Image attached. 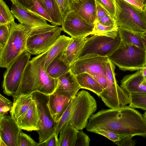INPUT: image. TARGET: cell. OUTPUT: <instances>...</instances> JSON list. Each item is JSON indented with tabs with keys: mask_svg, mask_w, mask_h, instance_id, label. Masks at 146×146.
<instances>
[{
	"mask_svg": "<svg viewBox=\"0 0 146 146\" xmlns=\"http://www.w3.org/2000/svg\"><path fill=\"white\" fill-rule=\"evenodd\" d=\"M62 26L63 31L71 37L84 38L92 35L95 23L89 22L74 12L70 11L64 19Z\"/></svg>",
	"mask_w": 146,
	"mask_h": 146,
	"instance_id": "12",
	"label": "cell"
},
{
	"mask_svg": "<svg viewBox=\"0 0 146 146\" xmlns=\"http://www.w3.org/2000/svg\"><path fill=\"white\" fill-rule=\"evenodd\" d=\"M72 39V37L61 35L47 54L44 66L46 70L50 62L65 50Z\"/></svg>",
	"mask_w": 146,
	"mask_h": 146,
	"instance_id": "24",
	"label": "cell"
},
{
	"mask_svg": "<svg viewBox=\"0 0 146 146\" xmlns=\"http://www.w3.org/2000/svg\"><path fill=\"white\" fill-rule=\"evenodd\" d=\"M39 120L37 109L34 101L29 110L16 119L19 127L28 131L39 130Z\"/></svg>",
	"mask_w": 146,
	"mask_h": 146,
	"instance_id": "20",
	"label": "cell"
},
{
	"mask_svg": "<svg viewBox=\"0 0 146 146\" xmlns=\"http://www.w3.org/2000/svg\"><path fill=\"white\" fill-rule=\"evenodd\" d=\"M127 2L133 5L141 10H145L143 4L138 0H124Z\"/></svg>",
	"mask_w": 146,
	"mask_h": 146,
	"instance_id": "47",
	"label": "cell"
},
{
	"mask_svg": "<svg viewBox=\"0 0 146 146\" xmlns=\"http://www.w3.org/2000/svg\"><path fill=\"white\" fill-rule=\"evenodd\" d=\"M140 70L131 74L125 76L121 80L120 86L128 94L146 93V85Z\"/></svg>",
	"mask_w": 146,
	"mask_h": 146,
	"instance_id": "18",
	"label": "cell"
},
{
	"mask_svg": "<svg viewBox=\"0 0 146 146\" xmlns=\"http://www.w3.org/2000/svg\"><path fill=\"white\" fill-rule=\"evenodd\" d=\"M36 28L29 27L21 23H17L14 21L10 24L9 36L4 47L0 50L1 67L7 68L26 50L27 40Z\"/></svg>",
	"mask_w": 146,
	"mask_h": 146,
	"instance_id": "3",
	"label": "cell"
},
{
	"mask_svg": "<svg viewBox=\"0 0 146 146\" xmlns=\"http://www.w3.org/2000/svg\"><path fill=\"white\" fill-rule=\"evenodd\" d=\"M11 11L20 23L35 28L48 25L46 20L27 9L12 4Z\"/></svg>",
	"mask_w": 146,
	"mask_h": 146,
	"instance_id": "15",
	"label": "cell"
},
{
	"mask_svg": "<svg viewBox=\"0 0 146 146\" xmlns=\"http://www.w3.org/2000/svg\"><path fill=\"white\" fill-rule=\"evenodd\" d=\"M96 2V21L109 14L107 11L97 2Z\"/></svg>",
	"mask_w": 146,
	"mask_h": 146,
	"instance_id": "46",
	"label": "cell"
},
{
	"mask_svg": "<svg viewBox=\"0 0 146 146\" xmlns=\"http://www.w3.org/2000/svg\"><path fill=\"white\" fill-rule=\"evenodd\" d=\"M143 84L146 85V81L144 83H143Z\"/></svg>",
	"mask_w": 146,
	"mask_h": 146,
	"instance_id": "53",
	"label": "cell"
},
{
	"mask_svg": "<svg viewBox=\"0 0 146 146\" xmlns=\"http://www.w3.org/2000/svg\"><path fill=\"white\" fill-rule=\"evenodd\" d=\"M36 143L30 136L21 131L19 134V146H37Z\"/></svg>",
	"mask_w": 146,
	"mask_h": 146,
	"instance_id": "38",
	"label": "cell"
},
{
	"mask_svg": "<svg viewBox=\"0 0 146 146\" xmlns=\"http://www.w3.org/2000/svg\"><path fill=\"white\" fill-rule=\"evenodd\" d=\"M97 21L101 24L107 26L113 27L117 26L115 19L111 17L109 14L101 18Z\"/></svg>",
	"mask_w": 146,
	"mask_h": 146,
	"instance_id": "42",
	"label": "cell"
},
{
	"mask_svg": "<svg viewBox=\"0 0 146 146\" xmlns=\"http://www.w3.org/2000/svg\"><path fill=\"white\" fill-rule=\"evenodd\" d=\"M15 117L4 115L0 117V137L7 146H19V134L22 131Z\"/></svg>",
	"mask_w": 146,
	"mask_h": 146,
	"instance_id": "14",
	"label": "cell"
},
{
	"mask_svg": "<svg viewBox=\"0 0 146 146\" xmlns=\"http://www.w3.org/2000/svg\"><path fill=\"white\" fill-rule=\"evenodd\" d=\"M13 106L12 102L0 94V117H3L9 111L12 110Z\"/></svg>",
	"mask_w": 146,
	"mask_h": 146,
	"instance_id": "36",
	"label": "cell"
},
{
	"mask_svg": "<svg viewBox=\"0 0 146 146\" xmlns=\"http://www.w3.org/2000/svg\"><path fill=\"white\" fill-rule=\"evenodd\" d=\"M37 109L39 129L36 131L39 143H43L54 133L57 123L54 119L48 106V95L38 92L31 94Z\"/></svg>",
	"mask_w": 146,
	"mask_h": 146,
	"instance_id": "10",
	"label": "cell"
},
{
	"mask_svg": "<svg viewBox=\"0 0 146 146\" xmlns=\"http://www.w3.org/2000/svg\"><path fill=\"white\" fill-rule=\"evenodd\" d=\"M102 87L103 89L107 88L108 80L106 76L96 74H90Z\"/></svg>",
	"mask_w": 146,
	"mask_h": 146,
	"instance_id": "44",
	"label": "cell"
},
{
	"mask_svg": "<svg viewBox=\"0 0 146 146\" xmlns=\"http://www.w3.org/2000/svg\"><path fill=\"white\" fill-rule=\"evenodd\" d=\"M37 146H59L58 136L54 133L50 137L44 142L38 143Z\"/></svg>",
	"mask_w": 146,
	"mask_h": 146,
	"instance_id": "41",
	"label": "cell"
},
{
	"mask_svg": "<svg viewBox=\"0 0 146 146\" xmlns=\"http://www.w3.org/2000/svg\"><path fill=\"white\" fill-rule=\"evenodd\" d=\"M140 70L142 73V75L144 78L145 82L146 81V64Z\"/></svg>",
	"mask_w": 146,
	"mask_h": 146,
	"instance_id": "48",
	"label": "cell"
},
{
	"mask_svg": "<svg viewBox=\"0 0 146 146\" xmlns=\"http://www.w3.org/2000/svg\"><path fill=\"white\" fill-rule=\"evenodd\" d=\"M34 102L31 94L19 97L13 101V107L10 111V115L16 120L29 110Z\"/></svg>",
	"mask_w": 146,
	"mask_h": 146,
	"instance_id": "22",
	"label": "cell"
},
{
	"mask_svg": "<svg viewBox=\"0 0 146 146\" xmlns=\"http://www.w3.org/2000/svg\"><path fill=\"white\" fill-rule=\"evenodd\" d=\"M108 57L95 56L78 60L70 66V71L76 76L87 73L96 74L106 76Z\"/></svg>",
	"mask_w": 146,
	"mask_h": 146,
	"instance_id": "13",
	"label": "cell"
},
{
	"mask_svg": "<svg viewBox=\"0 0 146 146\" xmlns=\"http://www.w3.org/2000/svg\"><path fill=\"white\" fill-rule=\"evenodd\" d=\"M76 96L77 103L71 119L74 126L78 131L86 127L88 121L97 109L96 102L88 92L83 90Z\"/></svg>",
	"mask_w": 146,
	"mask_h": 146,
	"instance_id": "11",
	"label": "cell"
},
{
	"mask_svg": "<svg viewBox=\"0 0 146 146\" xmlns=\"http://www.w3.org/2000/svg\"><path fill=\"white\" fill-rule=\"evenodd\" d=\"M12 4L28 9L33 5L32 0H10Z\"/></svg>",
	"mask_w": 146,
	"mask_h": 146,
	"instance_id": "45",
	"label": "cell"
},
{
	"mask_svg": "<svg viewBox=\"0 0 146 146\" xmlns=\"http://www.w3.org/2000/svg\"><path fill=\"white\" fill-rule=\"evenodd\" d=\"M77 103L76 95L72 98L67 108L57 123L54 133L58 136L62 128L72 119Z\"/></svg>",
	"mask_w": 146,
	"mask_h": 146,
	"instance_id": "29",
	"label": "cell"
},
{
	"mask_svg": "<svg viewBox=\"0 0 146 146\" xmlns=\"http://www.w3.org/2000/svg\"><path fill=\"white\" fill-rule=\"evenodd\" d=\"M112 17L115 19L116 6L115 0H95Z\"/></svg>",
	"mask_w": 146,
	"mask_h": 146,
	"instance_id": "35",
	"label": "cell"
},
{
	"mask_svg": "<svg viewBox=\"0 0 146 146\" xmlns=\"http://www.w3.org/2000/svg\"><path fill=\"white\" fill-rule=\"evenodd\" d=\"M90 141L88 136L82 130L78 131L74 146H88Z\"/></svg>",
	"mask_w": 146,
	"mask_h": 146,
	"instance_id": "39",
	"label": "cell"
},
{
	"mask_svg": "<svg viewBox=\"0 0 146 146\" xmlns=\"http://www.w3.org/2000/svg\"><path fill=\"white\" fill-rule=\"evenodd\" d=\"M129 95L130 100L129 106L146 111V93H130Z\"/></svg>",
	"mask_w": 146,
	"mask_h": 146,
	"instance_id": "31",
	"label": "cell"
},
{
	"mask_svg": "<svg viewBox=\"0 0 146 146\" xmlns=\"http://www.w3.org/2000/svg\"><path fill=\"white\" fill-rule=\"evenodd\" d=\"M14 21V17L5 2L0 0V25L10 24Z\"/></svg>",
	"mask_w": 146,
	"mask_h": 146,
	"instance_id": "32",
	"label": "cell"
},
{
	"mask_svg": "<svg viewBox=\"0 0 146 146\" xmlns=\"http://www.w3.org/2000/svg\"><path fill=\"white\" fill-rule=\"evenodd\" d=\"M115 19L117 25L132 32H146V13L124 0H115Z\"/></svg>",
	"mask_w": 146,
	"mask_h": 146,
	"instance_id": "4",
	"label": "cell"
},
{
	"mask_svg": "<svg viewBox=\"0 0 146 146\" xmlns=\"http://www.w3.org/2000/svg\"><path fill=\"white\" fill-rule=\"evenodd\" d=\"M71 99L55 91L48 95V106L56 123L66 109Z\"/></svg>",
	"mask_w": 146,
	"mask_h": 146,
	"instance_id": "19",
	"label": "cell"
},
{
	"mask_svg": "<svg viewBox=\"0 0 146 146\" xmlns=\"http://www.w3.org/2000/svg\"><path fill=\"white\" fill-rule=\"evenodd\" d=\"M143 35H145V36H146V32H145V33H143Z\"/></svg>",
	"mask_w": 146,
	"mask_h": 146,
	"instance_id": "52",
	"label": "cell"
},
{
	"mask_svg": "<svg viewBox=\"0 0 146 146\" xmlns=\"http://www.w3.org/2000/svg\"><path fill=\"white\" fill-rule=\"evenodd\" d=\"M33 5L29 10L44 19L51 23L52 21L49 15L39 0H32Z\"/></svg>",
	"mask_w": 146,
	"mask_h": 146,
	"instance_id": "33",
	"label": "cell"
},
{
	"mask_svg": "<svg viewBox=\"0 0 146 146\" xmlns=\"http://www.w3.org/2000/svg\"><path fill=\"white\" fill-rule=\"evenodd\" d=\"M31 54L25 50L6 68L2 84L3 92L6 95L13 97L17 92Z\"/></svg>",
	"mask_w": 146,
	"mask_h": 146,
	"instance_id": "9",
	"label": "cell"
},
{
	"mask_svg": "<svg viewBox=\"0 0 146 146\" xmlns=\"http://www.w3.org/2000/svg\"><path fill=\"white\" fill-rule=\"evenodd\" d=\"M108 58L122 71L138 70L146 64V49L121 41L118 48Z\"/></svg>",
	"mask_w": 146,
	"mask_h": 146,
	"instance_id": "5",
	"label": "cell"
},
{
	"mask_svg": "<svg viewBox=\"0 0 146 146\" xmlns=\"http://www.w3.org/2000/svg\"><path fill=\"white\" fill-rule=\"evenodd\" d=\"M141 38L145 48L146 49V36L142 34Z\"/></svg>",
	"mask_w": 146,
	"mask_h": 146,
	"instance_id": "49",
	"label": "cell"
},
{
	"mask_svg": "<svg viewBox=\"0 0 146 146\" xmlns=\"http://www.w3.org/2000/svg\"><path fill=\"white\" fill-rule=\"evenodd\" d=\"M10 24L0 25V50L5 44L9 36Z\"/></svg>",
	"mask_w": 146,
	"mask_h": 146,
	"instance_id": "37",
	"label": "cell"
},
{
	"mask_svg": "<svg viewBox=\"0 0 146 146\" xmlns=\"http://www.w3.org/2000/svg\"><path fill=\"white\" fill-rule=\"evenodd\" d=\"M50 17L53 25H62L63 18L56 0H39Z\"/></svg>",
	"mask_w": 146,
	"mask_h": 146,
	"instance_id": "27",
	"label": "cell"
},
{
	"mask_svg": "<svg viewBox=\"0 0 146 146\" xmlns=\"http://www.w3.org/2000/svg\"><path fill=\"white\" fill-rule=\"evenodd\" d=\"M88 131L102 130L129 135L146 137V121L135 108L126 105L102 109L93 114L86 127Z\"/></svg>",
	"mask_w": 146,
	"mask_h": 146,
	"instance_id": "1",
	"label": "cell"
},
{
	"mask_svg": "<svg viewBox=\"0 0 146 146\" xmlns=\"http://www.w3.org/2000/svg\"><path fill=\"white\" fill-rule=\"evenodd\" d=\"M133 137L132 135H129L124 137L121 140L115 143L119 146H134L136 144L137 141L132 139Z\"/></svg>",
	"mask_w": 146,
	"mask_h": 146,
	"instance_id": "43",
	"label": "cell"
},
{
	"mask_svg": "<svg viewBox=\"0 0 146 146\" xmlns=\"http://www.w3.org/2000/svg\"><path fill=\"white\" fill-rule=\"evenodd\" d=\"M62 31V27L49 24L35 28L27 40L26 50L33 55L45 52L54 45Z\"/></svg>",
	"mask_w": 146,
	"mask_h": 146,
	"instance_id": "6",
	"label": "cell"
},
{
	"mask_svg": "<svg viewBox=\"0 0 146 146\" xmlns=\"http://www.w3.org/2000/svg\"><path fill=\"white\" fill-rule=\"evenodd\" d=\"M0 146H7L5 143L1 139H0Z\"/></svg>",
	"mask_w": 146,
	"mask_h": 146,
	"instance_id": "51",
	"label": "cell"
},
{
	"mask_svg": "<svg viewBox=\"0 0 146 146\" xmlns=\"http://www.w3.org/2000/svg\"><path fill=\"white\" fill-rule=\"evenodd\" d=\"M60 54L50 62L46 69L49 75L54 79H57L70 70V66L60 58Z\"/></svg>",
	"mask_w": 146,
	"mask_h": 146,
	"instance_id": "26",
	"label": "cell"
},
{
	"mask_svg": "<svg viewBox=\"0 0 146 146\" xmlns=\"http://www.w3.org/2000/svg\"><path fill=\"white\" fill-rule=\"evenodd\" d=\"M78 131L73 125L71 119L60 133L59 146H74Z\"/></svg>",
	"mask_w": 146,
	"mask_h": 146,
	"instance_id": "23",
	"label": "cell"
},
{
	"mask_svg": "<svg viewBox=\"0 0 146 146\" xmlns=\"http://www.w3.org/2000/svg\"><path fill=\"white\" fill-rule=\"evenodd\" d=\"M61 13L63 19L70 11V5L72 0H56Z\"/></svg>",
	"mask_w": 146,
	"mask_h": 146,
	"instance_id": "40",
	"label": "cell"
},
{
	"mask_svg": "<svg viewBox=\"0 0 146 146\" xmlns=\"http://www.w3.org/2000/svg\"><path fill=\"white\" fill-rule=\"evenodd\" d=\"M141 2L144 5L145 10L146 9V0H138Z\"/></svg>",
	"mask_w": 146,
	"mask_h": 146,
	"instance_id": "50",
	"label": "cell"
},
{
	"mask_svg": "<svg viewBox=\"0 0 146 146\" xmlns=\"http://www.w3.org/2000/svg\"><path fill=\"white\" fill-rule=\"evenodd\" d=\"M76 78L81 88L90 90L98 96L103 92L102 87L90 74L84 73L76 75Z\"/></svg>",
	"mask_w": 146,
	"mask_h": 146,
	"instance_id": "25",
	"label": "cell"
},
{
	"mask_svg": "<svg viewBox=\"0 0 146 146\" xmlns=\"http://www.w3.org/2000/svg\"><path fill=\"white\" fill-rule=\"evenodd\" d=\"M145 10V12H146V9Z\"/></svg>",
	"mask_w": 146,
	"mask_h": 146,
	"instance_id": "54",
	"label": "cell"
},
{
	"mask_svg": "<svg viewBox=\"0 0 146 146\" xmlns=\"http://www.w3.org/2000/svg\"><path fill=\"white\" fill-rule=\"evenodd\" d=\"M87 38V37L72 38V42L60 54V58L66 64L70 66L76 60Z\"/></svg>",
	"mask_w": 146,
	"mask_h": 146,
	"instance_id": "21",
	"label": "cell"
},
{
	"mask_svg": "<svg viewBox=\"0 0 146 146\" xmlns=\"http://www.w3.org/2000/svg\"><path fill=\"white\" fill-rule=\"evenodd\" d=\"M70 9L91 23L96 21L95 0H72Z\"/></svg>",
	"mask_w": 146,
	"mask_h": 146,
	"instance_id": "16",
	"label": "cell"
},
{
	"mask_svg": "<svg viewBox=\"0 0 146 146\" xmlns=\"http://www.w3.org/2000/svg\"></svg>",
	"mask_w": 146,
	"mask_h": 146,
	"instance_id": "55",
	"label": "cell"
},
{
	"mask_svg": "<svg viewBox=\"0 0 146 146\" xmlns=\"http://www.w3.org/2000/svg\"><path fill=\"white\" fill-rule=\"evenodd\" d=\"M92 132L102 135L114 142L120 141L124 137L129 136L116 132L102 130H95Z\"/></svg>",
	"mask_w": 146,
	"mask_h": 146,
	"instance_id": "34",
	"label": "cell"
},
{
	"mask_svg": "<svg viewBox=\"0 0 146 146\" xmlns=\"http://www.w3.org/2000/svg\"><path fill=\"white\" fill-rule=\"evenodd\" d=\"M118 32L121 42L132 44L143 49H146L141 38V33H137L118 27Z\"/></svg>",
	"mask_w": 146,
	"mask_h": 146,
	"instance_id": "28",
	"label": "cell"
},
{
	"mask_svg": "<svg viewBox=\"0 0 146 146\" xmlns=\"http://www.w3.org/2000/svg\"><path fill=\"white\" fill-rule=\"evenodd\" d=\"M121 42L118 33L115 38L93 35L88 37L76 60L95 56L108 57L118 48Z\"/></svg>",
	"mask_w": 146,
	"mask_h": 146,
	"instance_id": "7",
	"label": "cell"
},
{
	"mask_svg": "<svg viewBox=\"0 0 146 146\" xmlns=\"http://www.w3.org/2000/svg\"><path fill=\"white\" fill-rule=\"evenodd\" d=\"M115 65L109 59L106 65L108 86L99 96L105 104L115 108L129 103V94L117 84L115 77Z\"/></svg>",
	"mask_w": 146,
	"mask_h": 146,
	"instance_id": "8",
	"label": "cell"
},
{
	"mask_svg": "<svg viewBox=\"0 0 146 146\" xmlns=\"http://www.w3.org/2000/svg\"><path fill=\"white\" fill-rule=\"evenodd\" d=\"M118 27L109 26L96 21L91 35L105 36L115 38L118 34Z\"/></svg>",
	"mask_w": 146,
	"mask_h": 146,
	"instance_id": "30",
	"label": "cell"
},
{
	"mask_svg": "<svg viewBox=\"0 0 146 146\" xmlns=\"http://www.w3.org/2000/svg\"><path fill=\"white\" fill-rule=\"evenodd\" d=\"M57 86L54 91L72 98L81 88L77 80L76 76L70 71L57 78Z\"/></svg>",
	"mask_w": 146,
	"mask_h": 146,
	"instance_id": "17",
	"label": "cell"
},
{
	"mask_svg": "<svg viewBox=\"0 0 146 146\" xmlns=\"http://www.w3.org/2000/svg\"><path fill=\"white\" fill-rule=\"evenodd\" d=\"M51 48L29 61L20 86L13 97L14 101L20 96L31 94L36 92L49 95L55 90L57 79L49 76L44 67L47 54Z\"/></svg>",
	"mask_w": 146,
	"mask_h": 146,
	"instance_id": "2",
	"label": "cell"
}]
</instances>
